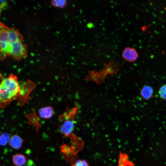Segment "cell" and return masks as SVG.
Listing matches in <instances>:
<instances>
[{
    "mask_svg": "<svg viewBox=\"0 0 166 166\" xmlns=\"http://www.w3.org/2000/svg\"><path fill=\"white\" fill-rule=\"evenodd\" d=\"M0 78V109L4 108L17 98L20 91V85L17 77L11 74L6 78L2 75Z\"/></svg>",
    "mask_w": 166,
    "mask_h": 166,
    "instance_id": "6da1fadb",
    "label": "cell"
},
{
    "mask_svg": "<svg viewBox=\"0 0 166 166\" xmlns=\"http://www.w3.org/2000/svg\"><path fill=\"white\" fill-rule=\"evenodd\" d=\"M10 55L14 59L18 61L26 57L27 55V49L26 45L23 43L21 41L12 44Z\"/></svg>",
    "mask_w": 166,
    "mask_h": 166,
    "instance_id": "7a4b0ae2",
    "label": "cell"
},
{
    "mask_svg": "<svg viewBox=\"0 0 166 166\" xmlns=\"http://www.w3.org/2000/svg\"><path fill=\"white\" fill-rule=\"evenodd\" d=\"M35 85L30 81H27L20 86V91L17 99L18 102L22 106L27 101L28 97L31 90L34 88Z\"/></svg>",
    "mask_w": 166,
    "mask_h": 166,
    "instance_id": "3957f363",
    "label": "cell"
},
{
    "mask_svg": "<svg viewBox=\"0 0 166 166\" xmlns=\"http://www.w3.org/2000/svg\"><path fill=\"white\" fill-rule=\"evenodd\" d=\"M23 37L18 31L14 28H8V37L7 41L5 42L12 45L19 41H22Z\"/></svg>",
    "mask_w": 166,
    "mask_h": 166,
    "instance_id": "277c9868",
    "label": "cell"
},
{
    "mask_svg": "<svg viewBox=\"0 0 166 166\" xmlns=\"http://www.w3.org/2000/svg\"><path fill=\"white\" fill-rule=\"evenodd\" d=\"M122 56L126 60L133 62L137 59L138 54L135 49L128 47L125 48L123 51Z\"/></svg>",
    "mask_w": 166,
    "mask_h": 166,
    "instance_id": "5b68a950",
    "label": "cell"
},
{
    "mask_svg": "<svg viewBox=\"0 0 166 166\" xmlns=\"http://www.w3.org/2000/svg\"><path fill=\"white\" fill-rule=\"evenodd\" d=\"M23 142V140L21 137L14 135L11 137L9 143L11 148L15 149H18L22 147Z\"/></svg>",
    "mask_w": 166,
    "mask_h": 166,
    "instance_id": "8992f818",
    "label": "cell"
},
{
    "mask_svg": "<svg viewBox=\"0 0 166 166\" xmlns=\"http://www.w3.org/2000/svg\"><path fill=\"white\" fill-rule=\"evenodd\" d=\"M53 109L51 106L43 107L38 110L40 116L43 118L46 119L50 118L53 116Z\"/></svg>",
    "mask_w": 166,
    "mask_h": 166,
    "instance_id": "52a82bcc",
    "label": "cell"
},
{
    "mask_svg": "<svg viewBox=\"0 0 166 166\" xmlns=\"http://www.w3.org/2000/svg\"><path fill=\"white\" fill-rule=\"evenodd\" d=\"M13 162L15 166H23L25 165L26 161V157L23 155L17 153L12 157Z\"/></svg>",
    "mask_w": 166,
    "mask_h": 166,
    "instance_id": "ba28073f",
    "label": "cell"
},
{
    "mask_svg": "<svg viewBox=\"0 0 166 166\" xmlns=\"http://www.w3.org/2000/svg\"><path fill=\"white\" fill-rule=\"evenodd\" d=\"M153 93V90L152 88L148 85L144 86L141 89L140 94L145 99L148 100L151 98Z\"/></svg>",
    "mask_w": 166,
    "mask_h": 166,
    "instance_id": "9c48e42d",
    "label": "cell"
},
{
    "mask_svg": "<svg viewBox=\"0 0 166 166\" xmlns=\"http://www.w3.org/2000/svg\"><path fill=\"white\" fill-rule=\"evenodd\" d=\"M10 137L6 133H3L0 135V145H4L9 143Z\"/></svg>",
    "mask_w": 166,
    "mask_h": 166,
    "instance_id": "30bf717a",
    "label": "cell"
},
{
    "mask_svg": "<svg viewBox=\"0 0 166 166\" xmlns=\"http://www.w3.org/2000/svg\"><path fill=\"white\" fill-rule=\"evenodd\" d=\"M52 4L55 6L62 8L65 6L66 4V2L65 0H54L52 1Z\"/></svg>",
    "mask_w": 166,
    "mask_h": 166,
    "instance_id": "8fae6325",
    "label": "cell"
},
{
    "mask_svg": "<svg viewBox=\"0 0 166 166\" xmlns=\"http://www.w3.org/2000/svg\"><path fill=\"white\" fill-rule=\"evenodd\" d=\"M159 94L161 98L166 100V85L160 87L159 91Z\"/></svg>",
    "mask_w": 166,
    "mask_h": 166,
    "instance_id": "7c38bea8",
    "label": "cell"
},
{
    "mask_svg": "<svg viewBox=\"0 0 166 166\" xmlns=\"http://www.w3.org/2000/svg\"><path fill=\"white\" fill-rule=\"evenodd\" d=\"M71 166H89L87 162L85 160H78Z\"/></svg>",
    "mask_w": 166,
    "mask_h": 166,
    "instance_id": "4fadbf2b",
    "label": "cell"
},
{
    "mask_svg": "<svg viewBox=\"0 0 166 166\" xmlns=\"http://www.w3.org/2000/svg\"><path fill=\"white\" fill-rule=\"evenodd\" d=\"M0 13L1 10L6 6L7 2L5 0L0 1Z\"/></svg>",
    "mask_w": 166,
    "mask_h": 166,
    "instance_id": "5bb4252c",
    "label": "cell"
},
{
    "mask_svg": "<svg viewBox=\"0 0 166 166\" xmlns=\"http://www.w3.org/2000/svg\"><path fill=\"white\" fill-rule=\"evenodd\" d=\"M93 24L92 23H89V24L87 25V26L88 27L90 28L92 26Z\"/></svg>",
    "mask_w": 166,
    "mask_h": 166,
    "instance_id": "9a60e30c",
    "label": "cell"
},
{
    "mask_svg": "<svg viewBox=\"0 0 166 166\" xmlns=\"http://www.w3.org/2000/svg\"></svg>",
    "mask_w": 166,
    "mask_h": 166,
    "instance_id": "2e32d148",
    "label": "cell"
}]
</instances>
